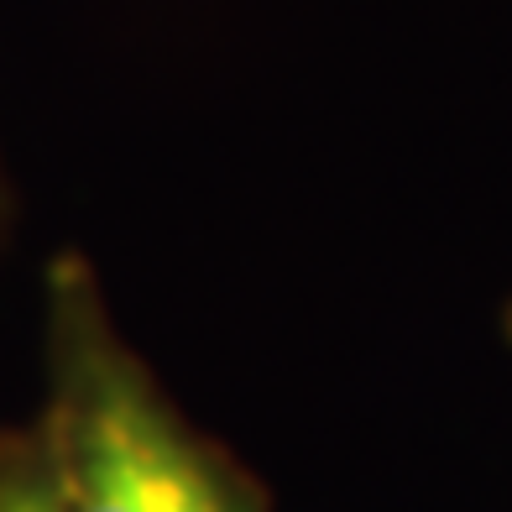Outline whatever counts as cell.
Wrapping results in <instances>:
<instances>
[{
	"label": "cell",
	"instance_id": "6da1fadb",
	"mask_svg": "<svg viewBox=\"0 0 512 512\" xmlns=\"http://www.w3.org/2000/svg\"><path fill=\"white\" fill-rule=\"evenodd\" d=\"M37 429L68 512H272L267 486L194 429L121 340L79 256L48 272V408Z\"/></svg>",
	"mask_w": 512,
	"mask_h": 512
},
{
	"label": "cell",
	"instance_id": "7a4b0ae2",
	"mask_svg": "<svg viewBox=\"0 0 512 512\" xmlns=\"http://www.w3.org/2000/svg\"><path fill=\"white\" fill-rule=\"evenodd\" d=\"M0 512H68L53 450L37 424L0 429Z\"/></svg>",
	"mask_w": 512,
	"mask_h": 512
},
{
	"label": "cell",
	"instance_id": "3957f363",
	"mask_svg": "<svg viewBox=\"0 0 512 512\" xmlns=\"http://www.w3.org/2000/svg\"><path fill=\"white\" fill-rule=\"evenodd\" d=\"M507 335H512V309H507Z\"/></svg>",
	"mask_w": 512,
	"mask_h": 512
}]
</instances>
